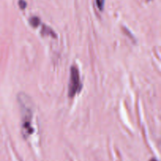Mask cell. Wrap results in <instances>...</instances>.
Masks as SVG:
<instances>
[{
	"mask_svg": "<svg viewBox=\"0 0 161 161\" xmlns=\"http://www.w3.org/2000/svg\"><path fill=\"white\" fill-rule=\"evenodd\" d=\"M30 23H31V25L33 27H37L39 25V23H40V20H39V19L38 17H34L30 20Z\"/></svg>",
	"mask_w": 161,
	"mask_h": 161,
	"instance_id": "obj_3",
	"label": "cell"
},
{
	"mask_svg": "<svg viewBox=\"0 0 161 161\" xmlns=\"http://www.w3.org/2000/svg\"><path fill=\"white\" fill-rule=\"evenodd\" d=\"M18 102L20 103L21 112V130L24 138H27L33 133L31 127L32 119V108L31 103L28 96L25 94L18 95Z\"/></svg>",
	"mask_w": 161,
	"mask_h": 161,
	"instance_id": "obj_1",
	"label": "cell"
},
{
	"mask_svg": "<svg viewBox=\"0 0 161 161\" xmlns=\"http://www.w3.org/2000/svg\"><path fill=\"white\" fill-rule=\"evenodd\" d=\"M19 6H20V7L21 8V9H25L27 6L26 2H25V0H20V1H19Z\"/></svg>",
	"mask_w": 161,
	"mask_h": 161,
	"instance_id": "obj_5",
	"label": "cell"
},
{
	"mask_svg": "<svg viewBox=\"0 0 161 161\" xmlns=\"http://www.w3.org/2000/svg\"><path fill=\"white\" fill-rule=\"evenodd\" d=\"M96 4L100 10H102L104 8V4H105V0H96Z\"/></svg>",
	"mask_w": 161,
	"mask_h": 161,
	"instance_id": "obj_4",
	"label": "cell"
},
{
	"mask_svg": "<svg viewBox=\"0 0 161 161\" xmlns=\"http://www.w3.org/2000/svg\"><path fill=\"white\" fill-rule=\"evenodd\" d=\"M80 89V78L79 70L75 66H72L70 72V80L69 85V96L73 97Z\"/></svg>",
	"mask_w": 161,
	"mask_h": 161,
	"instance_id": "obj_2",
	"label": "cell"
}]
</instances>
